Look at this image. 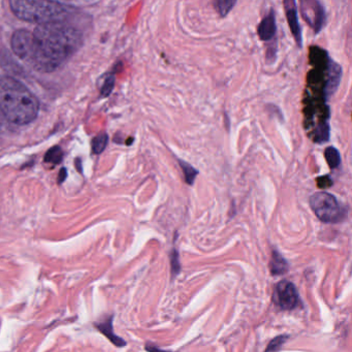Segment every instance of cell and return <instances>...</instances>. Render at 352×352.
<instances>
[{"label": "cell", "instance_id": "cell-20", "mask_svg": "<svg viewBox=\"0 0 352 352\" xmlns=\"http://www.w3.org/2000/svg\"><path fill=\"white\" fill-rule=\"evenodd\" d=\"M115 86V76L110 75L107 77L106 81H104V85H102V90H100V94H102V96L106 98V96H109L111 94V92L114 89Z\"/></svg>", "mask_w": 352, "mask_h": 352}, {"label": "cell", "instance_id": "cell-18", "mask_svg": "<svg viewBox=\"0 0 352 352\" xmlns=\"http://www.w3.org/2000/svg\"><path fill=\"white\" fill-rule=\"evenodd\" d=\"M170 267H172L173 278L176 277L181 271L180 257H179L178 251L173 249L170 254Z\"/></svg>", "mask_w": 352, "mask_h": 352}, {"label": "cell", "instance_id": "cell-1", "mask_svg": "<svg viewBox=\"0 0 352 352\" xmlns=\"http://www.w3.org/2000/svg\"><path fill=\"white\" fill-rule=\"evenodd\" d=\"M32 34L34 45L26 63L40 73L56 71L83 44L81 32L63 21L41 24Z\"/></svg>", "mask_w": 352, "mask_h": 352}, {"label": "cell", "instance_id": "cell-5", "mask_svg": "<svg viewBox=\"0 0 352 352\" xmlns=\"http://www.w3.org/2000/svg\"><path fill=\"white\" fill-rule=\"evenodd\" d=\"M273 302L280 310L290 311L296 308L300 304V296L294 284L287 280L278 282L274 289Z\"/></svg>", "mask_w": 352, "mask_h": 352}, {"label": "cell", "instance_id": "cell-12", "mask_svg": "<svg viewBox=\"0 0 352 352\" xmlns=\"http://www.w3.org/2000/svg\"><path fill=\"white\" fill-rule=\"evenodd\" d=\"M98 329H100L104 335H106L113 344L118 346V347H123V346L126 345V342L121 339V338L117 337L114 331H113L112 319L106 321L104 323H100V324L98 325Z\"/></svg>", "mask_w": 352, "mask_h": 352}, {"label": "cell", "instance_id": "cell-9", "mask_svg": "<svg viewBox=\"0 0 352 352\" xmlns=\"http://www.w3.org/2000/svg\"><path fill=\"white\" fill-rule=\"evenodd\" d=\"M283 5L290 32H292L298 48H302V30H300V22H298L296 0H283Z\"/></svg>", "mask_w": 352, "mask_h": 352}, {"label": "cell", "instance_id": "cell-8", "mask_svg": "<svg viewBox=\"0 0 352 352\" xmlns=\"http://www.w3.org/2000/svg\"><path fill=\"white\" fill-rule=\"evenodd\" d=\"M327 69V79L325 81L324 86H323V98L327 102L329 98L337 91L338 87L341 83L343 71H342V67L337 63L331 60V58L329 59Z\"/></svg>", "mask_w": 352, "mask_h": 352}, {"label": "cell", "instance_id": "cell-14", "mask_svg": "<svg viewBox=\"0 0 352 352\" xmlns=\"http://www.w3.org/2000/svg\"><path fill=\"white\" fill-rule=\"evenodd\" d=\"M324 157L331 168H338L341 164V156L336 148L327 147L324 151Z\"/></svg>", "mask_w": 352, "mask_h": 352}, {"label": "cell", "instance_id": "cell-6", "mask_svg": "<svg viewBox=\"0 0 352 352\" xmlns=\"http://www.w3.org/2000/svg\"><path fill=\"white\" fill-rule=\"evenodd\" d=\"M300 3L305 22L314 30L315 34H318L327 22L324 8L319 0H300Z\"/></svg>", "mask_w": 352, "mask_h": 352}, {"label": "cell", "instance_id": "cell-19", "mask_svg": "<svg viewBox=\"0 0 352 352\" xmlns=\"http://www.w3.org/2000/svg\"><path fill=\"white\" fill-rule=\"evenodd\" d=\"M286 340H287V336L284 335L274 338V339L270 342L265 351H276V350H279L280 348L282 347V345L285 343Z\"/></svg>", "mask_w": 352, "mask_h": 352}, {"label": "cell", "instance_id": "cell-11", "mask_svg": "<svg viewBox=\"0 0 352 352\" xmlns=\"http://www.w3.org/2000/svg\"><path fill=\"white\" fill-rule=\"evenodd\" d=\"M270 271L273 276H281L288 272V263L278 251H274L270 261Z\"/></svg>", "mask_w": 352, "mask_h": 352}, {"label": "cell", "instance_id": "cell-15", "mask_svg": "<svg viewBox=\"0 0 352 352\" xmlns=\"http://www.w3.org/2000/svg\"><path fill=\"white\" fill-rule=\"evenodd\" d=\"M109 143V137L106 133H100L92 140V152L94 154H100L106 149Z\"/></svg>", "mask_w": 352, "mask_h": 352}, {"label": "cell", "instance_id": "cell-16", "mask_svg": "<svg viewBox=\"0 0 352 352\" xmlns=\"http://www.w3.org/2000/svg\"><path fill=\"white\" fill-rule=\"evenodd\" d=\"M63 160V151L59 146L51 148L45 155V162L47 164H59Z\"/></svg>", "mask_w": 352, "mask_h": 352}, {"label": "cell", "instance_id": "cell-10", "mask_svg": "<svg viewBox=\"0 0 352 352\" xmlns=\"http://www.w3.org/2000/svg\"><path fill=\"white\" fill-rule=\"evenodd\" d=\"M276 32H277V24H276L275 14L271 11L269 15L265 16L263 21L259 23L257 34L263 42H269L272 38H275Z\"/></svg>", "mask_w": 352, "mask_h": 352}, {"label": "cell", "instance_id": "cell-2", "mask_svg": "<svg viewBox=\"0 0 352 352\" xmlns=\"http://www.w3.org/2000/svg\"><path fill=\"white\" fill-rule=\"evenodd\" d=\"M40 102L26 86L15 78L0 76V115L15 125L36 120Z\"/></svg>", "mask_w": 352, "mask_h": 352}, {"label": "cell", "instance_id": "cell-3", "mask_svg": "<svg viewBox=\"0 0 352 352\" xmlns=\"http://www.w3.org/2000/svg\"><path fill=\"white\" fill-rule=\"evenodd\" d=\"M10 8L20 20L38 25L65 21L73 11V8L55 0H10Z\"/></svg>", "mask_w": 352, "mask_h": 352}, {"label": "cell", "instance_id": "cell-4", "mask_svg": "<svg viewBox=\"0 0 352 352\" xmlns=\"http://www.w3.org/2000/svg\"><path fill=\"white\" fill-rule=\"evenodd\" d=\"M310 207L319 220L325 223H337L346 217L345 208L329 193L320 191L310 197Z\"/></svg>", "mask_w": 352, "mask_h": 352}, {"label": "cell", "instance_id": "cell-17", "mask_svg": "<svg viewBox=\"0 0 352 352\" xmlns=\"http://www.w3.org/2000/svg\"><path fill=\"white\" fill-rule=\"evenodd\" d=\"M179 164H180L181 168H182L183 174H184L186 182L188 183L189 185H193L195 177L199 174V170L193 168L188 162H183V160H179Z\"/></svg>", "mask_w": 352, "mask_h": 352}, {"label": "cell", "instance_id": "cell-24", "mask_svg": "<svg viewBox=\"0 0 352 352\" xmlns=\"http://www.w3.org/2000/svg\"><path fill=\"white\" fill-rule=\"evenodd\" d=\"M1 116V115H0ZM1 127H3V121H1V118H0V131H1Z\"/></svg>", "mask_w": 352, "mask_h": 352}, {"label": "cell", "instance_id": "cell-7", "mask_svg": "<svg viewBox=\"0 0 352 352\" xmlns=\"http://www.w3.org/2000/svg\"><path fill=\"white\" fill-rule=\"evenodd\" d=\"M12 50L21 60L28 61L34 45V34L25 30H17L12 36Z\"/></svg>", "mask_w": 352, "mask_h": 352}, {"label": "cell", "instance_id": "cell-22", "mask_svg": "<svg viewBox=\"0 0 352 352\" xmlns=\"http://www.w3.org/2000/svg\"><path fill=\"white\" fill-rule=\"evenodd\" d=\"M67 173L65 168H61L60 173L58 175V183L61 184V183L65 182V179H67Z\"/></svg>", "mask_w": 352, "mask_h": 352}, {"label": "cell", "instance_id": "cell-23", "mask_svg": "<svg viewBox=\"0 0 352 352\" xmlns=\"http://www.w3.org/2000/svg\"><path fill=\"white\" fill-rule=\"evenodd\" d=\"M77 164H78V166H79V172H81L82 168H81V164H80V160H77Z\"/></svg>", "mask_w": 352, "mask_h": 352}, {"label": "cell", "instance_id": "cell-13", "mask_svg": "<svg viewBox=\"0 0 352 352\" xmlns=\"http://www.w3.org/2000/svg\"><path fill=\"white\" fill-rule=\"evenodd\" d=\"M236 3V0H214V8L220 17L224 18L234 9Z\"/></svg>", "mask_w": 352, "mask_h": 352}, {"label": "cell", "instance_id": "cell-21", "mask_svg": "<svg viewBox=\"0 0 352 352\" xmlns=\"http://www.w3.org/2000/svg\"><path fill=\"white\" fill-rule=\"evenodd\" d=\"M316 182L320 188H329L333 184V180L329 178V176L319 177V178H317Z\"/></svg>", "mask_w": 352, "mask_h": 352}]
</instances>
